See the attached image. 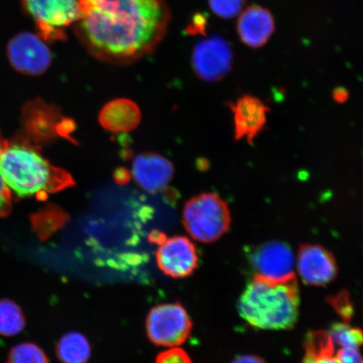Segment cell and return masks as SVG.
Returning a JSON list of instances; mask_svg holds the SVG:
<instances>
[{
	"instance_id": "cell-2",
	"label": "cell",
	"mask_w": 363,
	"mask_h": 363,
	"mask_svg": "<svg viewBox=\"0 0 363 363\" xmlns=\"http://www.w3.org/2000/svg\"><path fill=\"white\" fill-rule=\"evenodd\" d=\"M0 172L19 198L45 199L74 185L67 171L51 164L26 140L7 143L0 156Z\"/></svg>"
},
{
	"instance_id": "cell-24",
	"label": "cell",
	"mask_w": 363,
	"mask_h": 363,
	"mask_svg": "<svg viewBox=\"0 0 363 363\" xmlns=\"http://www.w3.org/2000/svg\"><path fill=\"white\" fill-rule=\"evenodd\" d=\"M8 142L3 138L0 133V156L7 146ZM12 210L11 191L9 189L4 177L0 172V218L7 217Z\"/></svg>"
},
{
	"instance_id": "cell-27",
	"label": "cell",
	"mask_w": 363,
	"mask_h": 363,
	"mask_svg": "<svg viewBox=\"0 0 363 363\" xmlns=\"http://www.w3.org/2000/svg\"><path fill=\"white\" fill-rule=\"evenodd\" d=\"M208 26V17L204 13H195L190 20L187 26V33L189 35H206L207 27Z\"/></svg>"
},
{
	"instance_id": "cell-3",
	"label": "cell",
	"mask_w": 363,
	"mask_h": 363,
	"mask_svg": "<svg viewBox=\"0 0 363 363\" xmlns=\"http://www.w3.org/2000/svg\"><path fill=\"white\" fill-rule=\"evenodd\" d=\"M299 294L296 279L272 282L255 276L238 302L242 319L262 330H287L296 323Z\"/></svg>"
},
{
	"instance_id": "cell-5",
	"label": "cell",
	"mask_w": 363,
	"mask_h": 363,
	"mask_svg": "<svg viewBox=\"0 0 363 363\" xmlns=\"http://www.w3.org/2000/svg\"><path fill=\"white\" fill-rule=\"evenodd\" d=\"M21 4L34 20L40 38L48 42L65 40V29L79 16L78 0H21Z\"/></svg>"
},
{
	"instance_id": "cell-21",
	"label": "cell",
	"mask_w": 363,
	"mask_h": 363,
	"mask_svg": "<svg viewBox=\"0 0 363 363\" xmlns=\"http://www.w3.org/2000/svg\"><path fill=\"white\" fill-rule=\"evenodd\" d=\"M7 363H49L47 356L33 343H22L12 348Z\"/></svg>"
},
{
	"instance_id": "cell-10",
	"label": "cell",
	"mask_w": 363,
	"mask_h": 363,
	"mask_svg": "<svg viewBox=\"0 0 363 363\" xmlns=\"http://www.w3.org/2000/svg\"><path fill=\"white\" fill-rule=\"evenodd\" d=\"M157 262L167 276L182 279L192 274L198 264L196 247L189 238L174 237L159 244Z\"/></svg>"
},
{
	"instance_id": "cell-28",
	"label": "cell",
	"mask_w": 363,
	"mask_h": 363,
	"mask_svg": "<svg viewBox=\"0 0 363 363\" xmlns=\"http://www.w3.org/2000/svg\"><path fill=\"white\" fill-rule=\"evenodd\" d=\"M334 101L337 103L342 104L347 101L349 99V93L346 89L337 88L333 92Z\"/></svg>"
},
{
	"instance_id": "cell-15",
	"label": "cell",
	"mask_w": 363,
	"mask_h": 363,
	"mask_svg": "<svg viewBox=\"0 0 363 363\" xmlns=\"http://www.w3.org/2000/svg\"><path fill=\"white\" fill-rule=\"evenodd\" d=\"M275 30L274 18L266 8L251 6L239 17L238 33L242 42L251 48L263 47Z\"/></svg>"
},
{
	"instance_id": "cell-9",
	"label": "cell",
	"mask_w": 363,
	"mask_h": 363,
	"mask_svg": "<svg viewBox=\"0 0 363 363\" xmlns=\"http://www.w3.org/2000/svg\"><path fill=\"white\" fill-rule=\"evenodd\" d=\"M256 275L272 282H286L295 278L296 261L287 244L272 242L263 244L252 259Z\"/></svg>"
},
{
	"instance_id": "cell-17",
	"label": "cell",
	"mask_w": 363,
	"mask_h": 363,
	"mask_svg": "<svg viewBox=\"0 0 363 363\" xmlns=\"http://www.w3.org/2000/svg\"><path fill=\"white\" fill-rule=\"evenodd\" d=\"M306 348L303 363H340L335 355L333 340L325 331H313L308 334Z\"/></svg>"
},
{
	"instance_id": "cell-25",
	"label": "cell",
	"mask_w": 363,
	"mask_h": 363,
	"mask_svg": "<svg viewBox=\"0 0 363 363\" xmlns=\"http://www.w3.org/2000/svg\"><path fill=\"white\" fill-rule=\"evenodd\" d=\"M156 363H193L191 358L183 349L172 347L161 352L157 357Z\"/></svg>"
},
{
	"instance_id": "cell-18",
	"label": "cell",
	"mask_w": 363,
	"mask_h": 363,
	"mask_svg": "<svg viewBox=\"0 0 363 363\" xmlns=\"http://www.w3.org/2000/svg\"><path fill=\"white\" fill-rule=\"evenodd\" d=\"M57 354L62 363H86L91 355L90 345L83 335L68 333L59 342Z\"/></svg>"
},
{
	"instance_id": "cell-4",
	"label": "cell",
	"mask_w": 363,
	"mask_h": 363,
	"mask_svg": "<svg viewBox=\"0 0 363 363\" xmlns=\"http://www.w3.org/2000/svg\"><path fill=\"white\" fill-rule=\"evenodd\" d=\"M184 225L191 237L203 243L220 239L229 230L228 204L215 193H203L190 199L183 211Z\"/></svg>"
},
{
	"instance_id": "cell-13",
	"label": "cell",
	"mask_w": 363,
	"mask_h": 363,
	"mask_svg": "<svg viewBox=\"0 0 363 363\" xmlns=\"http://www.w3.org/2000/svg\"><path fill=\"white\" fill-rule=\"evenodd\" d=\"M229 106L233 113L235 139H246L252 144L264 128L269 108L252 95H244L235 103H230Z\"/></svg>"
},
{
	"instance_id": "cell-1",
	"label": "cell",
	"mask_w": 363,
	"mask_h": 363,
	"mask_svg": "<svg viewBox=\"0 0 363 363\" xmlns=\"http://www.w3.org/2000/svg\"><path fill=\"white\" fill-rule=\"evenodd\" d=\"M75 33L98 60L130 65L151 54L167 34L165 0H78Z\"/></svg>"
},
{
	"instance_id": "cell-19",
	"label": "cell",
	"mask_w": 363,
	"mask_h": 363,
	"mask_svg": "<svg viewBox=\"0 0 363 363\" xmlns=\"http://www.w3.org/2000/svg\"><path fill=\"white\" fill-rule=\"evenodd\" d=\"M26 326V318L19 306L9 299L0 301V335L13 337Z\"/></svg>"
},
{
	"instance_id": "cell-6",
	"label": "cell",
	"mask_w": 363,
	"mask_h": 363,
	"mask_svg": "<svg viewBox=\"0 0 363 363\" xmlns=\"http://www.w3.org/2000/svg\"><path fill=\"white\" fill-rule=\"evenodd\" d=\"M192 330V322L179 303H165L153 308L147 320L150 340L157 346L175 347L185 342Z\"/></svg>"
},
{
	"instance_id": "cell-22",
	"label": "cell",
	"mask_w": 363,
	"mask_h": 363,
	"mask_svg": "<svg viewBox=\"0 0 363 363\" xmlns=\"http://www.w3.org/2000/svg\"><path fill=\"white\" fill-rule=\"evenodd\" d=\"M334 345L340 347L357 346L362 343V333L359 329L352 328L346 323L335 324L329 333Z\"/></svg>"
},
{
	"instance_id": "cell-29",
	"label": "cell",
	"mask_w": 363,
	"mask_h": 363,
	"mask_svg": "<svg viewBox=\"0 0 363 363\" xmlns=\"http://www.w3.org/2000/svg\"><path fill=\"white\" fill-rule=\"evenodd\" d=\"M231 363H266L261 357L252 355L240 356Z\"/></svg>"
},
{
	"instance_id": "cell-23",
	"label": "cell",
	"mask_w": 363,
	"mask_h": 363,
	"mask_svg": "<svg viewBox=\"0 0 363 363\" xmlns=\"http://www.w3.org/2000/svg\"><path fill=\"white\" fill-rule=\"evenodd\" d=\"M246 0H208L213 12L223 19H231L242 11Z\"/></svg>"
},
{
	"instance_id": "cell-12",
	"label": "cell",
	"mask_w": 363,
	"mask_h": 363,
	"mask_svg": "<svg viewBox=\"0 0 363 363\" xmlns=\"http://www.w3.org/2000/svg\"><path fill=\"white\" fill-rule=\"evenodd\" d=\"M296 267L303 282L310 285L328 284L337 274V263L333 254L318 245L301 247Z\"/></svg>"
},
{
	"instance_id": "cell-26",
	"label": "cell",
	"mask_w": 363,
	"mask_h": 363,
	"mask_svg": "<svg viewBox=\"0 0 363 363\" xmlns=\"http://www.w3.org/2000/svg\"><path fill=\"white\" fill-rule=\"evenodd\" d=\"M335 355L340 363H362L359 347H340L335 349Z\"/></svg>"
},
{
	"instance_id": "cell-11",
	"label": "cell",
	"mask_w": 363,
	"mask_h": 363,
	"mask_svg": "<svg viewBox=\"0 0 363 363\" xmlns=\"http://www.w3.org/2000/svg\"><path fill=\"white\" fill-rule=\"evenodd\" d=\"M67 121L58 115L55 108L43 101H33L23 108L22 123L28 138L35 143L54 138L57 134L67 135L72 127L65 125Z\"/></svg>"
},
{
	"instance_id": "cell-16",
	"label": "cell",
	"mask_w": 363,
	"mask_h": 363,
	"mask_svg": "<svg viewBox=\"0 0 363 363\" xmlns=\"http://www.w3.org/2000/svg\"><path fill=\"white\" fill-rule=\"evenodd\" d=\"M140 118V108L133 101L118 99L102 108L99 120L104 129L113 133H127L138 126Z\"/></svg>"
},
{
	"instance_id": "cell-8",
	"label": "cell",
	"mask_w": 363,
	"mask_h": 363,
	"mask_svg": "<svg viewBox=\"0 0 363 363\" xmlns=\"http://www.w3.org/2000/svg\"><path fill=\"white\" fill-rule=\"evenodd\" d=\"M233 53L230 45L220 36H212L195 45L192 65L199 78L207 82L223 79L233 66Z\"/></svg>"
},
{
	"instance_id": "cell-20",
	"label": "cell",
	"mask_w": 363,
	"mask_h": 363,
	"mask_svg": "<svg viewBox=\"0 0 363 363\" xmlns=\"http://www.w3.org/2000/svg\"><path fill=\"white\" fill-rule=\"evenodd\" d=\"M67 219V216L57 208H45L44 211L30 217L33 229L40 238L45 239L59 228Z\"/></svg>"
},
{
	"instance_id": "cell-14",
	"label": "cell",
	"mask_w": 363,
	"mask_h": 363,
	"mask_svg": "<svg viewBox=\"0 0 363 363\" xmlns=\"http://www.w3.org/2000/svg\"><path fill=\"white\" fill-rule=\"evenodd\" d=\"M174 174L172 163L158 154H140L133 163L135 181L149 193H158L166 189Z\"/></svg>"
},
{
	"instance_id": "cell-7",
	"label": "cell",
	"mask_w": 363,
	"mask_h": 363,
	"mask_svg": "<svg viewBox=\"0 0 363 363\" xmlns=\"http://www.w3.org/2000/svg\"><path fill=\"white\" fill-rule=\"evenodd\" d=\"M39 35L18 34L10 40L7 56L11 66L22 74L40 75L51 65V51Z\"/></svg>"
}]
</instances>
